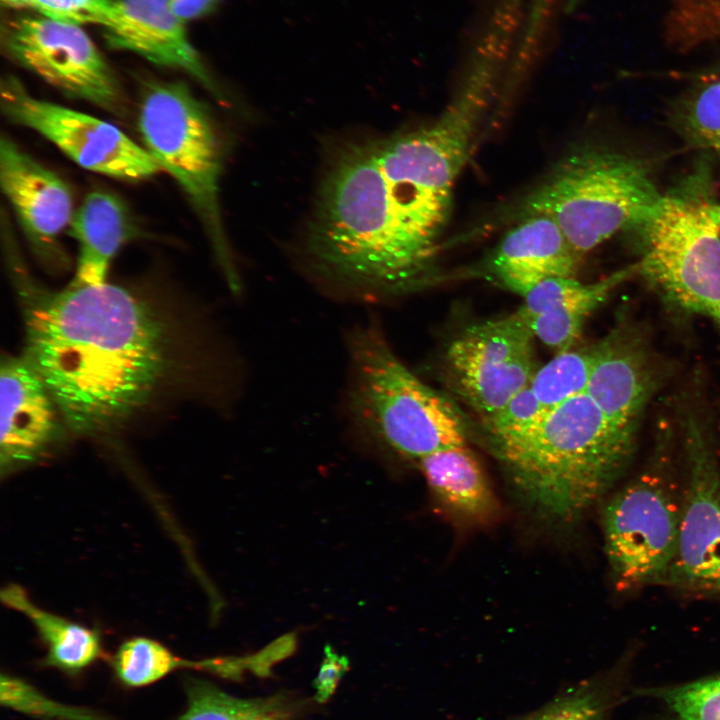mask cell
<instances>
[{
	"mask_svg": "<svg viewBox=\"0 0 720 720\" xmlns=\"http://www.w3.org/2000/svg\"><path fill=\"white\" fill-rule=\"evenodd\" d=\"M378 139L349 144L331 160L306 241L319 274L373 297L423 280L452 204L403 176Z\"/></svg>",
	"mask_w": 720,
	"mask_h": 720,
	"instance_id": "obj_2",
	"label": "cell"
},
{
	"mask_svg": "<svg viewBox=\"0 0 720 720\" xmlns=\"http://www.w3.org/2000/svg\"><path fill=\"white\" fill-rule=\"evenodd\" d=\"M69 227L79 252L68 287L106 283L113 258L132 234L124 203L109 192L93 191L74 213Z\"/></svg>",
	"mask_w": 720,
	"mask_h": 720,
	"instance_id": "obj_21",
	"label": "cell"
},
{
	"mask_svg": "<svg viewBox=\"0 0 720 720\" xmlns=\"http://www.w3.org/2000/svg\"><path fill=\"white\" fill-rule=\"evenodd\" d=\"M663 32L680 52L720 40V0H670Z\"/></svg>",
	"mask_w": 720,
	"mask_h": 720,
	"instance_id": "obj_27",
	"label": "cell"
},
{
	"mask_svg": "<svg viewBox=\"0 0 720 720\" xmlns=\"http://www.w3.org/2000/svg\"><path fill=\"white\" fill-rule=\"evenodd\" d=\"M681 410L686 478L678 547L665 584L720 593V463L705 414L689 403Z\"/></svg>",
	"mask_w": 720,
	"mask_h": 720,
	"instance_id": "obj_9",
	"label": "cell"
},
{
	"mask_svg": "<svg viewBox=\"0 0 720 720\" xmlns=\"http://www.w3.org/2000/svg\"><path fill=\"white\" fill-rule=\"evenodd\" d=\"M709 211L711 218L713 219L720 233V203H717L714 200L709 207Z\"/></svg>",
	"mask_w": 720,
	"mask_h": 720,
	"instance_id": "obj_35",
	"label": "cell"
},
{
	"mask_svg": "<svg viewBox=\"0 0 720 720\" xmlns=\"http://www.w3.org/2000/svg\"><path fill=\"white\" fill-rule=\"evenodd\" d=\"M664 448L603 509L604 550L620 591L665 584L676 556L683 485Z\"/></svg>",
	"mask_w": 720,
	"mask_h": 720,
	"instance_id": "obj_8",
	"label": "cell"
},
{
	"mask_svg": "<svg viewBox=\"0 0 720 720\" xmlns=\"http://www.w3.org/2000/svg\"><path fill=\"white\" fill-rule=\"evenodd\" d=\"M604 692L596 681L575 684L520 720H604Z\"/></svg>",
	"mask_w": 720,
	"mask_h": 720,
	"instance_id": "obj_29",
	"label": "cell"
},
{
	"mask_svg": "<svg viewBox=\"0 0 720 720\" xmlns=\"http://www.w3.org/2000/svg\"><path fill=\"white\" fill-rule=\"evenodd\" d=\"M347 352L349 414L375 447L418 462L466 444L456 408L402 363L376 323L353 328Z\"/></svg>",
	"mask_w": 720,
	"mask_h": 720,
	"instance_id": "obj_4",
	"label": "cell"
},
{
	"mask_svg": "<svg viewBox=\"0 0 720 720\" xmlns=\"http://www.w3.org/2000/svg\"><path fill=\"white\" fill-rule=\"evenodd\" d=\"M661 198L642 161L580 147L562 157L525 196L520 216H550L583 257L617 232L627 231Z\"/></svg>",
	"mask_w": 720,
	"mask_h": 720,
	"instance_id": "obj_6",
	"label": "cell"
},
{
	"mask_svg": "<svg viewBox=\"0 0 720 720\" xmlns=\"http://www.w3.org/2000/svg\"><path fill=\"white\" fill-rule=\"evenodd\" d=\"M664 380L640 328L623 321L595 344L586 394L614 423L638 430L640 417Z\"/></svg>",
	"mask_w": 720,
	"mask_h": 720,
	"instance_id": "obj_15",
	"label": "cell"
},
{
	"mask_svg": "<svg viewBox=\"0 0 720 720\" xmlns=\"http://www.w3.org/2000/svg\"><path fill=\"white\" fill-rule=\"evenodd\" d=\"M710 167L701 162L627 231L640 258L638 274L687 313L720 329V233L709 207Z\"/></svg>",
	"mask_w": 720,
	"mask_h": 720,
	"instance_id": "obj_5",
	"label": "cell"
},
{
	"mask_svg": "<svg viewBox=\"0 0 720 720\" xmlns=\"http://www.w3.org/2000/svg\"><path fill=\"white\" fill-rule=\"evenodd\" d=\"M548 412L529 385L515 394L499 411L486 420L492 440L509 437L532 427Z\"/></svg>",
	"mask_w": 720,
	"mask_h": 720,
	"instance_id": "obj_32",
	"label": "cell"
},
{
	"mask_svg": "<svg viewBox=\"0 0 720 720\" xmlns=\"http://www.w3.org/2000/svg\"><path fill=\"white\" fill-rule=\"evenodd\" d=\"M326 657L319 673L318 695L326 697L330 694L336 680L346 666L345 658L332 653L331 649H325Z\"/></svg>",
	"mask_w": 720,
	"mask_h": 720,
	"instance_id": "obj_33",
	"label": "cell"
},
{
	"mask_svg": "<svg viewBox=\"0 0 720 720\" xmlns=\"http://www.w3.org/2000/svg\"><path fill=\"white\" fill-rule=\"evenodd\" d=\"M638 274L637 262L593 283L557 277L534 286L517 310L532 333L559 352L572 348L586 319L623 282Z\"/></svg>",
	"mask_w": 720,
	"mask_h": 720,
	"instance_id": "obj_19",
	"label": "cell"
},
{
	"mask_svg": "<svg viewBox=\"0 0 720 720\" xmlns=\"http://www.w3.org/2000/svg\"><path fill=\"white\" fill-rule=\"evenodd\" d=\"M1 107L10 121L38 132L85 169L130 181L162 170L145 147L116 126L35 98L15 77L2 80Z\"/></svg>",
	"mask_w": 720,
	"mask_h": 720,
	"instance_id": "obj_10",
	"label": "cell"
},
{
	"mask_svg": "<svg viewBox=\"0 0 720 720\" xmlns=\"http://www.w3.org/2000/svg\"><path fill=\"white\" fill-rule=\"evenodd\" d=\"M1 472L35 463L62 440L67 427L45 383L22 356H3L0 367Z\"/></svg>",
	"mask_w": 720,
	"mask_h": 720,
	"instance_id": "obj_14",
	"label": "cell"
},
{
	"mask_svg": "<svg viewBox=\"0 0 720 720\" xmlns=\"http://www.w3.org/2000/svg\"><path fill=\"white\" fill-rule=\"evenodd\" d=\"M2 7L31 10L40 16L73 24H97L110 20L117 0H0Z\"/></svg>",
	"mask_w": 720,
	"mask_h": 720,
	"instance_id": "obj_31",
	"label": "cell"
},
{
	"mask_svg": "<svg viewBox=\"0 0 720 720\" xmlns=\"http://www.w3.org/2000/svg\"><path fill=\"white\" fill-rule=\"evenodd\" d=\"M436 500L457 518L489 525L499 504L477 457L466 445L441 450L418 462Z\"/></svg>",
	"mask_w": 720,
	"mask_h": 720,
	"instance_id": "obj_20",
	"label": "cell"
},
{
	"mask_svg": "<svg viewBox=\"0 0 720 720\" xmlns=\"http://www.w3.org/2000/svg\"><path fill=\"white\" fill-rule=\"evenodd\" d=\"M533 337L529 324L515 311L468 327L448 346L449 372L485 420L529 385L535 372Z\"/></svg>",
	"mask_w": 720,
	"mask_h": 720,
	"instance_id": "obj_12",
	"label": "cell"
},
{
	"mask_svg": "<svg viewBox=\"0 0 720 720\" xmlns=\"http://www.w3.org/2000/svg\"><path fill=\"white\" fill-rule=\"evenodd\" d=\"M0 181L35 254L47 265L60 264L58 239L75 213L69 186L6 136L0 141Z\"/></svg>",
	"mask_w": 720,
	"mask_h": 720,
	"instance_id": "obj_16",
	"label": "cell"
},
{
	"mask_svg": "<svg viewBox=\"0 0 720 720\" xmlns=\"http://www.w3.org/2000/svg\"><path fill=\"white\" fill-rule=\"evenodd\" d=\"M595 359V344L559 352L534 372L529 387L539 402L550 410L586 393Z\"/></svg>",
	"mask_w": 720,
	"mask_h": 720,
	"instance_id": "obj_25",
	"label": "cell"
},
{
	"mask_svg": "<svg viewBox=\"0 0 720 720\" xmlns=\"http://www.w3.org/2000/svg\"><path fill=\"white\" fill-rule=\"evenodd\" d=\"M185 690L187 706L179 720H291L279 697L239 698L197 679L188 680Z\"/></svg>",
	"mask_w": 720,
	"mask_h": 720,
	"instance_id": "obj_23",
	"label": "cell"
},
{
	"mask_svg": "<svg viewBox=\"0 0 720 720\" xmlns=\"http://www.w3.org/2000/svg\"><path fill=\"white\" fill-rule=\"evenodd\" d=\"M636 435L582 393L548 410L525 431L494 439L493 448L515 488L536 510L571 521L620 478L634 455Z\"/></svg>",
	"mask_w": 720,
	"mask_h": 720,
	"instance_id": "obj_3",
	"label": "cell"
},
{
	"mask_svg": "<svg viewBox=\"0 0 720 720\" xmlns=\"http://www.w3.org/2000/svg\"><path fill=\"white\" fill-rule=\"evenodd\" d=\"M118 679L129 687L153 684L180 669H212L216 661H193L173 654L163 644L146 637H134L121 644L114 655Z\"/></svg>",
	"mask_w": 720,
	"mask_h": 720,
	"instance_id": "obj_24",
	"label": "cell"
},
{
	"mask_svg": "<svg viewBox=\"0 0 720 720\" xmlns=\"http://www.w3.org/2000/svg\"><path fill=\"white\" fill-rule=\"evenodd\" d=\"M23 356L67 428L98 435L148 407L176 368L169 322L148 301L104 283L51 291L17 273Z\"/></svg>",
	"mask_w": 720,
	"mask_h": 720,
	"instance_id": "obj_1",
	"label": "cell"
},
{
	"mask_svg": "<svg viewBox=\"0 0 720 720\" xmlns=\"http://www.w3.org/2000/svg\"><path fill=\"white\" fill-rule=\"evenodd\" d=\"M0 703L43 720H109L89 709L55 701L28 682L5 673L0 677Z\"/></svg>",
	"mask_w": 720,
	"mask_h": 720,
	"instance_id": "obj_28",
	"label": "cell"
},
{
	"mask_svg": "<svg viewBox=\"0 0 720 720\" xmlns=\"http://www.w3.org/2000/svg\"><path fill=\"white\" fill-rule=\"evenodd\" d=\"M220 0H171L175 15L185 24L210 14Z\"/></svg>",
	"mask_w": 720,
	"mask_h": 720,
	"instance_id": "obj_34",
	"label": "cell"
},
{
	"mask_svg": "<svg viewBox=\"0 0 720 720\" xmlns=\"http://www.w3.org/2000/svg\"><path fill=\"white\" fill-rule=\"evenodd\" d=\"M673 123L688 144L720 158V75L703 79L683 97Z\"/></svg>",
	"mask_w": 720,
	"mask_h": 720,
	"instance_id": "obj_26",
	"label": "cell"
},
{
	"mask_svg": "<svg viewBox=\"0 0 720 720\" xmlns=\"http://www.w3.org/2000/svg\"><path fill=\"white\" fill-rule=\"evenodd\" d=\"M145 148L181 186L199 215L232 292L241 290L219 204L222 149L205 106L180 81H152L141 97Z\"/></svg>",
	"mask_w": 720,
	"mask_h": 720,
	"instance_id": "obj_7",
	"label": "cell"
},
{
	"mask_svg": "<svg viewBox=\"0 0 720 720\" xmlns=\"http://www.w3.org/2000/svg\"><path fill=\"white\" fill-rule=\"evenodd\" d=\"M676 720H720V674L658 694Z\"/></svg>",
	"mask_w": 720,
	"mask_h": 720,
	"instance_id": "obj_30",
	"label": "cell"
},
{
	"mask_svg": "<svg viewBox=\"0 0 720 720\" xmlns=\"http://www.w3.org/2000/svg\"><path fill=\"white\" fill-rule=\"evenodd\" d=\"M0 596L7 607L22 613L33 623L47 648L45 663L48 666L75 673L94 663L102 654L101 640L95 630L43 610L30 600L21 586L7 585Z\"/></svg>",
	"mask_w": 720,
	"mask_h": 720,
	"instance_id": "obj_22",
	"label": "cell"
},
{
	"mask_svg": "<svg viewBox=\"0 0 720 720\" xmlns=\"http://www.w3.org/2000/svg\"><path fill=\"white\" fill-rule=\"evenodd\" d=\"M2 44L12 60L63 93L120 110L118 79L81 25L21 16L4 26Z\"/></svg>",
	"mask_w": 720,
	"mask_h": 720,
	"instance_id": "obj_11",
	"label": "cell"
},
{
	"mask_svg": "<svg viewBox=\"0 0 720 720\" xmlns=\"http://www.w3.org/2000/svg\"><path fill=\"white\" fill-rule=\"evenodd\" d=\"M491 96V78L480 69L433 123L396 135L402 160L420 187L452 200L453 185L472 152Z\"/></svg>",
	"mask_w": 720,
	"mask_h": 720,
	"instance_id": "obj_13",
	"label": "cell"
},
{
	"mask_svg": "<svg viewBox=\"0 0 720 720\" xmlns=\"http://www.w3.org/2000/svg\"><path fill=\"white\" fill-rule=\"evenodd\" d=\"M581 258L553 218L534 214L506 232L488 270L505 288L524 297L544 280L575 277Z\"/></svg>",
	"mask_w": 720,
	"mask_h": 720,
	"instance_id": "obj_18",
	"label": "cell"
},
{
	"mask_svg": "<svg viewBox=\"0 0 720 720\" xmlns=\"http://www.w3.org/2000/svg\"><path fill=\"white\" fill-rule=\"evenodd\" d=\"M111 49L135 53L158 66L186 72L216 94L219 89L200 54L190 43L185 23L171 0H117L103 27Z\"/></svg>",
	"mask_w": 720,
	"mask_h": 720,
	"instance_id": "obj_17",
	"label": "cell"
}]
</instances>
